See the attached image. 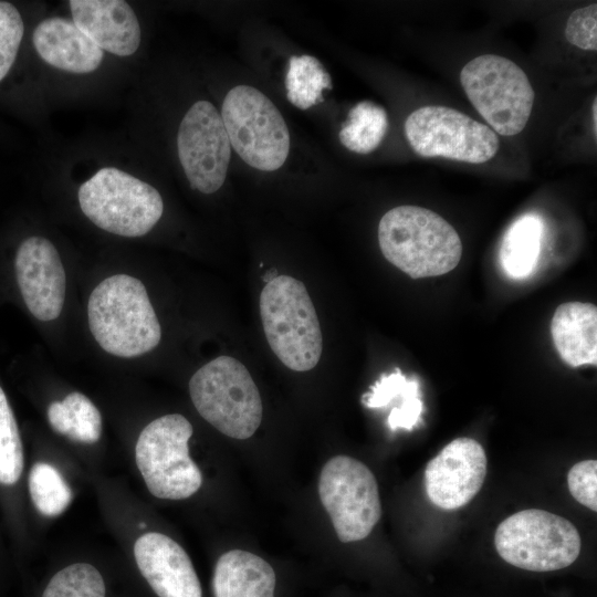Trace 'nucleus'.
<instances>
[{
    "label": "nucleus",
    "mask_w": 597,
    "mask_h": 597,
    "mask_svg": "<svg viewBox=\"0 0 597 597\" xmlns=\"http://www.w3.org/2000/svg\"><path fill=\"white\" fill-rule=\"evenodd\" d=\"M384 256L412 279L438 276L460 262L462 243L455 229L438 213L417 206H399L379 221Z\"/></svg>",
    "instance_id": "nucleus-1"
},
{
    "label": "nucleus",
    "mask_w": 597,
    "mask_h": 597,
    "mask_svg": "<svg viewBox=\"0 0 597 597\" xmlns=\"http://www.w3.org/2000/svg\"><path fill=\"white\" fill-rule=\"evenodd\" d=\"M88 326L98 345L118 357L140 356L160 342L161 328L140 280L115 274L91 293Z\"/></svg>",
    "instance_id": "nucleus-2"
},
{
    "label": "nucleus",
    "mask_w": 597,
    "mask_h": 597,
    "mask_svg": "<svg viewBox=\"0 0 597 597\" xmlns=\"http://www.w3.org/2000/svg\"><path fill=\"white\" fill-rule=\"evenodd\" d=\"M260 315L272 352L287 368L307 371L317 365L323 336L303 282L289 275L268 282L260 295Z\"/></svg>",
    "instance_id": "nucleus-3"
},
{
    "label": "nucleus",
    "mask_w": 597,
    "mask_h": 597,
    "mask_svg": "<svg viewBox=\"0 0 597 597\" xmlns=\"http://www.w3.org/2000/svg\"><path fill=\"white\" fill-rule=\"evenodd\" d=\"M189 392L199 415L221 433L239 440L254 434L263 406L247 367L230 356H219L190 378Z\"/></svg>",
    "instance_id": "nucleus-4"
},
{
    "label": "nucleus",
    "mask_w": 597,
    "mask_h": 597,
    "mask_svg": "<svg viewBox=\"0 0 597 597\" xmlns=\"http://www.w3.org/2000/svg\"><path fill=\"white\" fill-rule=\"evenodd\" d=\"M77 198L95 226L128 238L148 233L164 211L157 189L115 167H104L84 181Z\"/></svg>",
    "instance_id": "nucleus-5"
},
{
    "label": "nucleus",
    "mask_w": 597,
    "mask_h": 597,
    "mask_svg": "<svg viewBox=\"0 0 597 597\" xmlns=\"http://www.w3.org/2000/svg\"><path fill=\"white\" fill-rule=\"evenodd\" d=\"M498 554L509 564L531 572H553L572 565L582 540L577 528L554 513L530 509L503 520L494 535Z\"/></svg>",
    "instance_id": "nucleus-6"
},
{
    "label": "nucleus",
    "mask_w": 597,
    "mask_h": 597,
    "mask_svg": "<svg viewBox=\"0 0 597 597\" xmlns=\"http://www.w3.org/2000/svg\"><path fill=\"white\" fill-rule=\"evenodd\" d=\"M461 85L474 108L502 136H514L526 126L534 91L525 72L513 61L483 54L468 62Z\"/></svg>",
    "instance_id": "nucleus-7"
},
{
    "label": "nucleus",
    "mask_w": 597,
    "mask_h": 597,
    "mask_svg": "<svg viewBox=\"0 0 597 597\" xmlns=\"http://www.w3.org/2000/svg\"><path fill=\"white\" fill-rule=\"evenodd\" d=\"M193 429L180 413L161 416L140 432L136 463L148 491L158 499L184 500L202 484V474L189 455Z\"/></svg>",
    "instance_id": "nucleus-8"
},
{
    "label": "nucleus",
    "mask_w": 597,
    "mask_h": 597,
    "mask_svg": "<svg viewBox=\"0 0 597 597\" xmlns=\"http://www.w3.org/2000/svg\"><path fill=\"white\" fill-rule=\"evenodd\" d=\"M220 115L231 147L245 164L262 171L283 166L290 151V134L268 96L249 85L234 86L227 93Z\"/></svg>",
    "instance_id": "nucleus-9"
},
{
    "label": "nucleus",
    "mask_w": 597,
    "mask_h": 597,
    "mask_svg": "<svg viewBox=\"0 0 597 597\" xmlns=\"http://www.w3.org/2000/svg\"><path fill=\"white\" fill-rule=\"evenodd\" d=\"M318 494L343 543L364 540L380 520L376 478L357 459L348 455L329 459L320 474Z\"/></svg>",
    "instance_id": "nucleus-10"
},
{
    "label": "nucleus",
    "mask_w": 597,
    "mask_h": 597,
    "mask_svg": "<svg viewBox=\"0 0 597 597\" xmlns=\"http://www.w3.org/2000/svg\"><path fill=\"white\" fill-rule=\"evenodd\" d=\"M405 135L411 148L426 158L482 164L500 148L499 137L489 126L440 105L413 111L405 122Z\"/></svg>",
    "instance_id": "nucleus-11"
},
{
    "label": "nucleus",
    "mask_w": 597,
    "mask_h": 597,
    "mask_svg": "<svg viewBox=\"0 0 597 597\" xmlns=\"http://www.w3.org/2000/svg\"><path fill=\"white\" fill-rule=\"evenodd\" d=\"M178 157L191 188L213 193L223 185L231 145L218 109L196 102L185 114L177 135Z\"/></svg>",
    "instance_id": "nucleus-12"
},
{
    "label": "nucleus",
    "mask_w": 597,
    "mask_h": 597,
    "mask_svg": "<svg viewBox=\"0 0 597 597\" xmlns=\"http://www.w3.org/2000/svg\"><path fill=\"white\" fill-rule=\"evenodd\" d=\"M486 455L474 439L449 442L426 465L425 489L436 506L455 510L468 504L480 491L486 475Z\"/></svg>",
    "instance_id": "nucleus-13"
},
{
    "label": "nucleus",
    "mask_w": 597,
    "mask_h": 597,
    "mask_svg": "<svg viewBox=\"0 0 597 597\" xmlns=\"http://www.w3.org/2000/svg\"><path fill=\"white\" fill-rule=\"evenodd\" d=\"M14 268L31 314L43 322L57 318L65 301L66 276L54 244L40 235L24 239L17 250Z\"/></svg>",
    "instance_id": "nucleus-14"
},
{
    "label": "nucleus",
    "mask_w": 597,
    "mask_h": 597,
    "mask_svg": "<svg viewBox=\"0 0 597 597\" xmlns=\"http://www.w3.org/2000/svg\"><path fill=\"white\" fill-rule=\"evenodd\" d=\"M137 568L157 597H202V588L186 551L169 536L148 532L134 545Z\"/></svg>",
    "instance_id": "nucleus-15"
},
{
    "label": "nucleus",
    "mask_w": 597,
    "mask_h": 597,
    "mask_svg": "<svg viewBox=\"0 0 597 597\" xmlns=\"http://www.w3.org/2000/svg\"><path fill=\"white\" fill-rule=\"evenodd\" d=\"M73 22L101 50L115 55L134 54L140 44V27L132 7L123 0H71Z\"/></svg>",
    "instance_id": "nucleus-16"
},
{
    "label": "nucleus",
    "mask_w": 597,
    "mask_h": 597,
    "mask_svg": "<svg viewBox=\"0 0 597 597\" xmlns=\"http://www.w3.org/2000/svg\"><path fill=\"white\" fill-rule=\"evenodd\" d=\"M32 44L44 62L76 74L95 71L104 57L103 50L72 20L61 17L39 22L32 33Z\"/></svg>",
    "instance_id": "nucleus-17"
},
{
    "label": "nucleus",
    "mask_w": 597,
    "mask_h": 597,
    "mask_svg": "<svg viewBox=\"0 0 597 597\" xmlns=\"http://www.w3.org/2000/svg\"><path fill=\"white\" fill-rule=\"evenodd\" d=\"M551 333L561 358L572 367L597 364V307L567 302L553 315Z\"/></svg>",
    "instance_id": "nucleus-18"
},
{
    "label": "nucleus",
    "mask_w": 597,
    "mask_h": 597,
    "mask_svg": "<svg viewBox=\"0 0 597 597\" xmlns=\"http://www.w3.org/2000/svg\"><path fill=\"white\" fill-rule=\"evenodd\" d=\"M276 576L262 557L242 549L222 554L214 566V597H274Z\"/></svg>",
    "instance_id": "nucleus-19"
},
{
    "label": "nucleus",
    "mask_w": 597,
    "mask_h": 597,
    "mask_svg": "<svg viewBox=\"0 0 597 597\" xmlns=\"http://www.w3.org/2000/svg\"><path fill=\"white\" fill-rule=\"evenodd\" d=\"M362 401L368 408H385L394 404L387 419L391 430H411L419 422L423 408L419 383L405 377L398 368L389 375H383L363 396Z\"/></svg>",
    "instance_id": "nucleus-20"
},
{
    "label": "nucleus",
    "mask_w": 597,
    "mask_h": 597,
    "mask_svg": "<svg viewBox=\"0 0 597 597\" xmlns=\"http://www.w3.org/2000/svg\"><path fill=\"white\" fill-rule=\"evenodd\" d=\"M543 230L542 219L534 213L517 218L506 230L499 256L509 277L524 279L533 272L540 256Z\"/></svg>",
    "instance_id": "nucleus-21"
},
{
    "label": "nucleus",
    "mask_w": 597,
    "mask_h": 597,
    "mask_svg": "<svg viewBox=\"0 0 597 597\" xmlns=\"http://www.w3.org/2000/svg\"><path fill=\"white\" fill-rule=\"evenodd\" d=\"M388 130L386 111L369 101L357 103L339 130L344 147L357 154H369L383 142Z\"/></svg>",
    "instance_id": "nucleus-22"
},
{
    "label": "nucleus",
    "mask_w": 597,
    "mask_h": 597,
    "mask_svg": "<svg viewBox=\"0 0 597 597\" xmlns=\"http://www.w3.org/2000/svg\"><path fill=\"white\" fill-rule=\"evenodd\" d=\"M333 87L329 74L311 55L292 56L285 76L287 100L300 109L323 101V91Z\"/></svg>",
    "instance_id": "nucleus-23"
},
{
    "label": "nucleus",
    "mask_w": 597,
    "mask_h": 597,
    "mask_svg": "<svg viewBox=\"0 0 597 597\" xmlns=\"http://www.w3.org/2000/svg\"><path fill=\"white\" fill-rule=\"evenodd\" d=\"M102 572L90 563L67 565L51 576L39 597H108Z\"/></svg>",
    "instance_id": "nucleus-24"
},
{
    "label": "nucleus",
    "mask_w": 597,
    "mask_h": 597,
    "mask_svg": "<svg viewBox=\"0 0 597 597\" xmlns=\"http://www.w3.org/2000/svg\"><path fill=\"white\" fill-rule=\"evenodd\" d=\"M32 503L44 516L62 514L72 501V491L60 471L46 462H35L28 476Z\"/></svg>",
    "instance_id": "nucleus-25"
},
{
    "label": "nucleus",
    "mask_w": 597,
    "mask_h": 597,
    "mask_svg": "<svg viewBox=\"0 0 597 597\" xmlns=\"http://www.w3.org/2000/svg\"><path fill=\"white\" fill-rule=\"evenodd\" d=\"M24 469L23 446L19 427L0 386V486H14Z\"/></svg>",
    "instance_id": "nucleus-26"
},
{
    "label": "nucleus",
    "mask_w": 597,
    "mask_h": 597,
    "mask_svg": "<svg viewBox=\"0 0 597 597\" xmlns=\"http://www.w3.org/2000/svg\"><path fill=\"white\" fill-rule=\"evenodd\" d=\"M62 404L67 418V437L83 443H94L102 434V417L95 405L83 394H69Z\"/></svg>",
    "instance_id": "nucleus-27"
},
{
    "label": "nucleus",
    "mask_w": 597,
    "mask_h": 597,
    "mask_svg": "<svg viewBox=\"0 0 597 597\" xmlns=\"http://www.w3.org/2000/svg\"><path fill=\"white\" fill-rule=\"evenodd\" d=\"M24 35V22L19 9L0 0V84L10 74Z\"/></svg>",
    "instance_id": "nucleus-28"
},
{
    "label": "nucleus",
    "mask_w": 597,
    "mask_h": 597,
    "mask_svg": "<svg viewBox=\"0 0 597 597\" xmlns=\"http://www.w3.org/2000/svg\"><path fill=\"white\" fill-rule=\"evenodd\" d=\"M566 40L585 51L597 50V4L573 11L565 27Z\"/></svg>",
    "instance_id": "nucleus-29"
},
{
    "label": "nucleus",
    "mask_w": 597,
    "mask_h": 597,
    "mask_svg": "<svg viewBox=\"0 0 597 597\" xmlns=\"http://www.w3.org/2000/svg\"><path fill=\"white\" fill-rule=\"evenodd\" d=\"M597 461L589 459L574 464L567 474L572 496L589 510L597 511Z\"/></svg>",
    "instance_id": "nucleus-30"
},
{
    "label": "nucleus",
    "mask_w": 597,
    "mask_h": 597,
    "mask_svg": "<svg viewBox=\"0 0 597 597\" xmlns=\"http://www.w3.org/2000/svg\"><path fill=\"white\" fill-rule=\"evenodd\" d=\"M48 419L51 427L59 433H67V418L62 401H53L48 408Z\"/></svg>",
    "instance_id": "nucleus-31"
},
{
    "label": "nucleus",
    "mask_w": 597,
    "mask_h": 597,
    "mask_svg": "<svg viewBox=\"0 0 597 597\" xmlns=\"http://www.w3.org/2000/svg\"><path fill=\"white\" fill-rule=\"evenodd\" d=\"M596 106H597V100L595 97L594 103H593V109H591L595 135L597 134V116H596L597 115V107Z\"/></svg>",
    "instance_id": "nucleus-32"
},
{
    "label": "nucleus",
    "mask_w": 597,
    "mask_h": 597,
    "mask_svg": "<svg viewBox=\"0 0 597 597\" xmlns=\"http://www.w3.org/2000/svg\"><path fill=\"white\" fill-rule=\"evenodd\" d=\"M276 276H277V271H276L275 269H272V270H269V271L264 274L263 279H264V281L268 283V282L274 280Z\"/></svg>",
    "instance_id": "nucleus-33"
},
{
    "label": "nucleus",
    "mask_w": 597,
    "mask_h": 597,
    "mask_svg": "<svg viewBox=\"0 0 597 597\" xmlns=\"http://www.w3.org/2000/svg\"><path fill=\"white\" fill-rule=\"evenodd\" d=\"M139 526H140V527H145V524H144V523H140Z\"/></svg>",
    "instance_id": "nucleus-34"
}]
</instances>
